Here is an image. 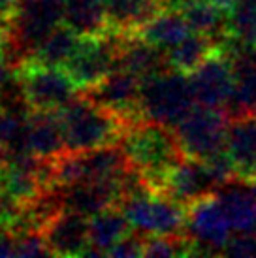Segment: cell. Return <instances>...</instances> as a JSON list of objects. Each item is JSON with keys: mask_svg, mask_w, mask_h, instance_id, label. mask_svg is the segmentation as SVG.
Segmentation results:
<instances>
[{"mask_svg": "<svg viewBox=\"0 0 256 258\" xmlns=\"http://www.w3.org/2000/svg\"><path fill=\"white\" fill-rule=\"evenodd\" d=\"M15 79L32 111H58L79 94V87L62 66H49L34 58L15 68Z\"/></svg>", "mask_w": 256, "mask_h": 258, "instance_id": "cell-4", "label": "cell"}, {"mask_svg": "<svg viewBox=\"0 0 256 258\" xmlns=\"http://www.w3.org/2000/svg\"><path fill=\"white\" fill-rule=\"evenodd\" d=\"M185 234L194 243L192 256L222 254V249L234 234V228L217 194H207L186 208Z\"/></svg>", "mask_w": 256, "mask_h": 258, "instance_id": "cell-7", "label": "cell"}, {"mask_svg": "<svg viewBox=\"0 0 256 258\" xmlns=\"http://www.w3.org/2000/svg\"><path fill=\"white\" fill-rule=\"evenodd\" d=\"M217 49L215 42L206 34L190 32L186 34L179 43L166 51L168 53V62L170 68L179 70L183 74H192L204 60H206L213 51Z\"/></svg>", "mask_w": 256, "mask_h": 258, "instance_id": "cell-23", "label": "cell"}, {"mask_svg": "<svg viewBox=\"0 0 256 258\" xmlns=\"http://www.w3.org/2000/svg\"><path fill=\"white\" fill-rule=\"evenodd\" d=\"M27 153L42 158L60 157L64 145L62 128L58 121L57 111H32L30 109L29 122H27Z\"/></svg>", "mask_w": 256, "mask_h": 258, "instance_id": "cell-18", "label": "cell"}, {"mask_svg": "<svg viewBox=\"0 0 256 258\" xmlns=\"http://www.w3.org/2000/svg\"><path fill=\"white\" fill-rule=\"evenodd\" d=\"M215 194L221 200L234 232H252L254 230L256 194L252 190L250 181L234 177L232 181L219 186Z\"/></svg>", "mask_w": 256, "mask_h": 258, "instance_id": "cell-17", "label": "cell"}, {"mask_svg": "<svg viewBox=\"0 0 256 258\" xmlns=\"http://www.w3.org/2000/svg\"><path fill=\"white\" fill-rule=\"evenodd\" d=\"M192 30L186 23L185 15L181 10H171L166 8L160 14L149 21L138 36L143 38L145 42L157 45L160 49L168 51L170 47H173L175 43H179L186 34H190Z\"/></svg>", "mask_w": 256, "mask_h": 258, "instance_id": "cell-21", "label": "cell"}, {"mask_svg": "<svg viewBox=\"0 0 256 258\" xmlns=\"http://www.w3.org/2000/svg\"><path fill=\"white\" fill-rule=\"evenodd\" d=\"M142 83V78H138L136 74L128 72L124 68H115L98 85L81 91V93L100 106L124 117L130 122L142 119V109H140Z\"/></svg>", "mask_w": 256, "mask_h": 258, "instance_id": "cell-10", "label": "cell"}, {"mask_svg": "<svg viewBox=\"0 0 256 258\" xmlns=\"http://www.w3.org/2000/svg\"><path fill=\"white\" fill-rule=\"evenodd\" d=\"M226 149L234 160L235 175L252 181L256 168V115L230 117L226 132Z\"/></svg>", "mask_w": 256, "mask_h": 258, "instance_id": "cell-15", "label": "cell"}, {"mask_svg": "<svg viewBox=\"0 0 256 258\" xmlns=\"http://www.w3.org/2000/svg\"><path fill=\"white\" fill-rule=\"evenodd\" d=\"M145 237L147 236H143L140 232L132 230L130 234H126L119 243L115 245L107 256H115V258L143 256V252H145Z\"/></svg>", "mask_w": 256, "mask_h": 258, "instance_id": "cell-28", "label": "cell"}, {"mask_svg": "<svg viewBox=\"0 0 256 258\" xmlns=\"http://www.w3.org/2000/svg\"><path fill=\"white\" fill-rule=\"evenodd\" d=\"M219 188L211 170L204 160L198 158H183L164 183L162 194L188 208L192 202L213 194Z\"/></svg>", "mask_w": 256, "mask_h": 258, "instance_id": "cell-11", "label": "cell"}, {"mask_svg": "<svg viewBox=\"0 0 256 258\" xmlns=\"http://www.w3.org/2000/svg\"><path fill=\"white\" fill-rule=\"evenodd\" d=\"M107 32L119 36H138L162 10L164 0H102Z\"/></svg>", "mask_w": 256, "mask_h": 258, "instance_id": "cell-14", "label": "cell"}, {"mask_svg": "<svg viewBox=\"0 0 256 258\" xmlns=\"http://www.w3.org/2000/svg\"><path fill=\"white\" fill-rule=\"evenodd\" d=\"M188 79L196 104L226 108L234 91V66L221 47H217L194 72L188 74Z\"/></svg>", "mask_w": 256, "mask_h": 258, "instance_id": "cell-9", "label": "cell"}, {"mask_svg": "<svg viewBox=\"0 0 256 258\" xmlns=\"http://www.w3.org/2000/svg\"><path fill=\"white\" fill-rule=\"evenodd\" d=\"M228 124L230 115L226 109L196 104L173 132L186 158L207 160L226 147Z\"/></svg>", "mask_w": 256, "mask_h": 258, "instance_id": "cell-6", "label": "cell"}, {"mask_svg": "<svg viewBox=\"0 0 256 258\" xmlns=\"http://www.w3.org/2000/svg\"><path fill=\"white\" fill-rule=\"evenodd\" d=\"M19 8V0H0V30H8Z\"/></svg>", "mask_w": 256, "mask_h": 258, "instance_id": "cell-30", "label": "cell"}, {"mask_svg": "<svg viewBox=\"0 0 256 258\" xmlns=\"http://www.w3.org/2000/svg\"><path fill=\"white\" fill-rule=\"evenodd\" d=\"M42 232L53 256H85L91 245L89 217L76 211L60 209Z\"/></svg>", "mask_w": 256, "mask_h": 258, "instance_id": "cell-12", "label": "cell"}, {"mask_svg": "<svg viewBox=\"0 0 256 258\" xmlns=\"http://www.w3.org/2000/svg\"><path fill=\"white\" fill-rule=\"evenodd\" d=\"M132 232L126 215L121 208H107L96 215L89 217V236L91 245L85 256H107L109 251Z\"/></svg>", "mask_w": 256, "mask_h": 258, "instance_id": "cell-19", "label": "cell"}, {"mask_svg": "<svg viewBox=\"0 0 256 258\" xmlns=\"http://www.w3.org/2000/svg\"><path fill=\"white\" fill-rule=\"evenodd\" d=\"M12 74H15L6 53V30H0V93L10 85Z\"/></svg>", "mask_w": 256, "mask_h": 258, "instance_id": "cell-29", "label": "cell"}, {"mask_svg": "<svg viewBox=\"0 0 256 258\" xmlns=\"http://www.w3.org/2000/svg\"><path fill=\"white\" fill-rule=\"evenodd\" d=\"M81 38L76 30H72L68 25L60 23L58 27L51 30L47 38L43 40L34 53V60L43 62L49 66H66L68 60L74 57V53L78 51Z\"/></svg>", "mask_w": 256, "mask_h": 258, "instance_id": "cell-24", "label": "cell"}, {"mask_svg": "<svg viewBox=\"0 0 256 258\" xmlns=\"http://www.w3.org/2000/svg\"><path fill=\"white\" fill-rule=\"evenodd\" d=\"M0 256H14V234L0 222Z\"/></svg>", "mask_w": 256, "mask_h": 258, "instance_id": "cell-31", "label": "cell"}, {"mask_svg": "<svg viewBox=\"0 0 256 258\" xmlns=\"http://www.w3.org/2000/svg\"><path fill=\"white\" fill-rule=\"evenodd\" d=\"M14 256H53L42 230H27L14 236Z\"/></svg>", "mask_w": 256, "mask_h": 258, "instance_id": "cell-26", "label": "cell"}, {"mask_svg": "<svg viewBox=\"0 0 256 258\" xmlns=\"http://www.w3.org/2000/svg\"><path fill=\"white\" fill-rule=\"evenodd\" d=\"M117 68H124L138 78L149 79L157 74L170 70L168 53L140 36H124L119 49Z\"/></svg>", "mask_w": 256, "mask_h": 258, "instance_id": "cell-16", "label": "cell"}, {"mask_svg": "<svg viewBox=\"0 0 256 258\" xmlns=\"http://www.w3.org/2000/svg\"><path fill=\"white\" fill-rule=\"evenodd\" d=\"M224 256L256 258V234L254 232H235L222 249Z\"/></svg>", "mask_w": 256, "mask_h": 258, "instance_id": "cell-27", "label": "cell"}, {"mask_svg": "<svg viewBox=\"0 0 256 258\" xmlns=\"http://www.w3.org/2000/svg\"><path fill=\"white\" fill-rule=\"evenodd\" d=\"M252 232H254V234H256V221H254V230H252Z\"/></svg>", "mask_w": 256, "mask_h": 258, "instance_id": "cell-34", "label": "cell"}, {"mask_svg": "<svg viewBox=\"0 0 256 258\" xmlns=\"http://www.w3.org/2000/svg\"><path fill=\"white\" fill-rule=\"evenodd\" d=\"M254 179H256V168H254ZM254 179H252V181H254Z\"/></svg>", "mask_w": 256, "mask_h": 258, "instance_id": "cell-35", "label": "cell"}, {"mask_svg": "<svg viewBox=\"0 0 256 258\" xmlns=\"http://www.w3.org/2000/svg\"><path fill=\"white\" fill-rule=\"evenodd\" d=\"M194 0H164V6L171 8V10H183L185 6L192 4Z\"/></svg>", "mask_w": 256, "mask_h": 258, "instance_id": "cell-32", "label": "cell"}, {"mask_svg": "<svg viewBox=\"0 0 256 258\" xmlns=\"http://www.w3.org/2000/svg\"><path fill=\"white\" fill-rule=\"evenodd\" d=\"M57 113L66 151L74 153L119 145L128 126L124 117L96 104L83 93Z\"/></svg>", "mask_w": 256, "mask_h": 258, "instance_id": "cell-2", "label": "cell"}, {"mask_svg": "<svg viewBox=\"0 0 256 258\" xmlns=\"http://www.w3.org/2000/svg\"><path fill=\"white\" fill-rule=\"evenodd\" d=\"M194 106L196 100L186 74L170 68L149 79H143L140 109L145 119L175 128Z\"/></svg>", "mask_w": 256, "mask_h": 258, "instance_id": "cell-3", "label": "cell"}, {"mask_svg": "<svg viewBox=\"0 0 256 258\" xmlns=\"http://www.w3.org/2000/svg\"><path fill=\"white\" fill-rule=\"evenodd\" d=\"M228 34L245 45H256V0H234L228 10Z\"/></svg>", "mask_w": 256, "mask_h": 258, "instance_id": "cell-25", "label": "cell"}, {"mask_svg": "<svg viewBox=\"0 0 256 258\" xmlns=\"http://www.w3.org/2000/svg\"><path fill=\"white\" fill-rule=\"evenodd\" d=\"M62 23L68 25L72 30H76L79 36L107 34V23L102 0H68Z\"/></svg>", "mask_w": 256, "mask_h": 258, "instance_id": "cell-22", "label": "cell"}, {"mask_svg": "<svg viewBox=\"0 0 256 258\" xmlns=\"http://www.w3.org/2000/svg\"><path fill=\"white\" fill-rule=\"evenodd\" d=\"M186 23L192 32L206 34L215 42L217 47L228 40V12L217 6L213 0H194L183 10Z\"/></svg>", "mask_w": 256, "mask_h": 258, "instance_id": "cell-20", "label": "cell"}, {"mask_svg": "<svg viewBox=\"0 0 256 258\" xmlns=\"http://www.w3.org/2000/svg\"><path fill=\"white\" fill-rule=\"evenodd\" d=\"M124 36L107 32L104 36H83L78 51L64 66L76 81L79 91L98 85L109 72L117 68L119 49Z\"/></svg>", "mask_w": 256, "mask_h": 258, "instance_id": "cell-8", "label": "cell"}, {"mask_svg": "<svg viewBox=\"0 0 256 258\" xmlns=\"http://www.w3.org/2000/svg\"><path fill=\"white\" fill-rule=\"evenodd\" d=\"M10 157H12V155H10V151H8L6 147H2V145H0V173L4 172V168L8 166Z\"/></svg>", "mask_w": 256, "mask_h": 258, "instance_id": "cell-33", "label": "cell"}, {"mask_svg": "<svg viewBox=\"0 0 256 258\" xmlns=\"http://www.w3.org/2000/svg\"><path fill=\"white\" fill-rule=\"evenodd\" d=\"M121 177L113 181H87L58 188L62 209L93 217L107 208H119L122 200Z\"/></svg>", "mask_w": 256, "mask_h": 258, "instance_id": "cell-13", "label": "cell"}, {"mask_svg": "<svg viewBox=\"0 0 256 258\" xmlns=\"http://www.w3.org/2000/svg\"><path fill=\"white\" fill-rule=\"evenodd\" d=\"M119 208L132 230L143 236H181L185 234L186 208L160 192H145L124 198Z\"/></svg>", "mask_w": 256, "mask_h": 258, "instance_id": "cell-5", "label": "cell"}, {"mask_svg": "<svg viewBox=\"0 0 256 258\" xmlns=\"http://www.w3.org/2000/svg\"><path fill=\"white\" fill-rule=\"evenodd\" d=\"M119 145L130 166H134L151 188L160 194L171 170L185 158L173 128L145 117L128 122Z\"/></svg>", "mask_w": 256, "mask_h": 258, "instance_id": "cell-1", "label": "cell"}]
</instances>
